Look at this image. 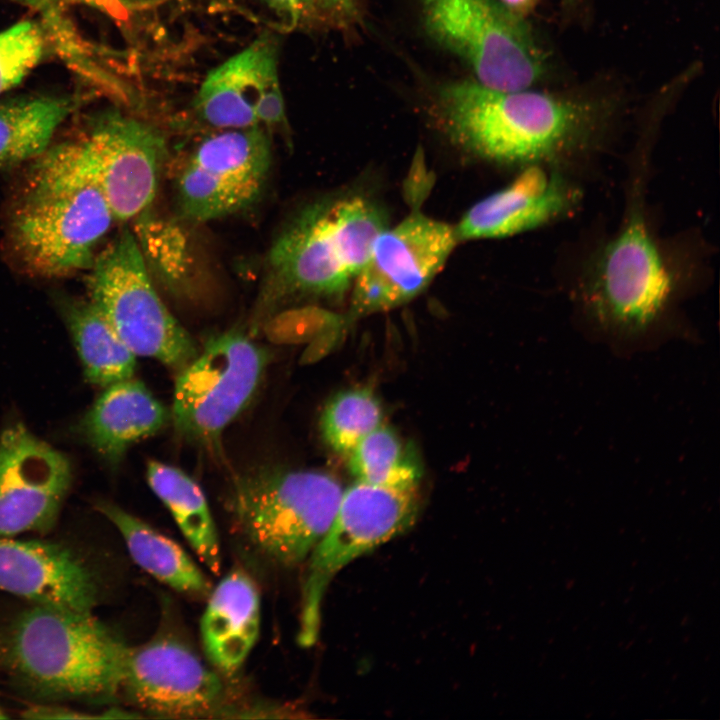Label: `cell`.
Returning a JSON list of instances; mask_svg holds the SVG:
<instances>
[{
    "instance_id": "obj_21",
    "label": "cell",
    "mask_w": 720,
    "mask_h": 720,
    "mask_svg": "<svg viewBox=\"0 0 720 720\" xmlns=\"http://www.w3.org/2000/svg\"><path fill=\"white\" fill-rule=\"evenodd\" d=\"M96 508L119 531L140 568L177 592L208 597L210 581L177 542L116 504L99 501Z\"/></svg>"
},
{
    "instance_id": "obj_33",
    "label": "cell",
    "mask_w": 720,
    "mask_h": 720,
    "mask_svg": "<svg viewBox=\"0 0 720 720\" xmlns=\"http://www.w3.org/2000/svg\"><path fill=\"white\" fill-rule=\"evenodd\" d=\"M116 1L121 3L122 5L132 6V5L143 4V3L149 2L151 0H116Z\"/></svg>"
},
{
    "instance_id": "obj_29",
    "label": "cell",
    "mask_w": 720,
    "mask_h": 720,
    "mask_svg": "<svg viewBox=\"0 0 720 720\" xmlns=\"http://www.w3.org/2000/svg\"><path fill=\"white\" fill-rule=\"evenodd\" d=\"M24 718L29 719H85L95 718L87 713L79 712L62 706L34 705L26 709Z\"/></svg>"
},
{
    "instance_id": "obj_22",
    "label": "cell",
    "mask_w": 720,
    "mask_h": 720,
    "mask_svg": "<svg viewBox=\"0 0 720 720\" xmlns=\"http://www.w3.org/2000/svg\"><path fill=\"white\" fill-rule=\"evenodd\" d=\"M59 310L73 337L86 379L107 387L134 374L136 355L89 300L60 298Z\"/></svg>"
},
{
    "instance_id": "obj_17",
    "label": "cell",
    "mask_w": 720,
    "mask_h": 720,
    "mask_svg": "<svg viewBox=\"0 0 720 720\" xmlns=\"http://www.w3.org/2000/svg\"><path fill=\"white\" fill-rule=\"evenodd\" d=\"M579 191L549 164L525 166L506 187L474 204L455 228L459 240L508 237L565 216Z\"/></svg>"
},
{
    "instance_id": "obj_30",
    "label": "cell",
    "mask_w": 720,
    "mask_h": 720,
    "mask_svg": "<svg viewBox=\"0 0 720 720\" xmlns=\"http://www.w3.org/2000/svg\"><path fill=\"white\" fill-rule=\"evenodd\" d=\"M512 13L524 17L534 10L539 0H498Z\"/></svg>"
},
{
    "instance_id": "obj_26",
    "label": "cell",
    "mask_w": 720,
    "mask_h": 720,
    "mask_svg": "<svg viewBox=\"0 0 720 720\" xmlns=\"http://www.w3.org/2000/svg\"><path fill=\"white\" fill-rule=\"evenodd\" d=\"M379 400L368 389H351L335 395L324 408L320 431L325 443L347 456L370 432L382 425Z\"/></svg>"
},
{
    "instance_id": "obj_4",
    "label": "cell",
    "mask_w": 720,
    "mask_h": 720,
    "mask_svg": "<svg viewBox=\"0 0 720 720\" xmlns=\"http://www.w3.org/2000/svg\"><path fill=\"white\" fill-rule=\"evenodd\" d=\"M128 646L92 612L36 606L12 625L8 658L17 676L49 696L105 699L121 690Z\"/></svg>"
},
{
    "instance_id": "obj_10",
    "label": "cell",
    "mask_w": 720,
    "mask_h": 720,
    "mask_svg": "<svg viewBox=\"0 0 720 720\" xmlns=\"http://www.w3.org/2000/svg\"><path fill=\"white\" fill-rule=\"evenodd\" d=\"M268 359L239 331L211 338L177 375L170 411L177 432L192 442L215 445L255 395Z\"/></svg>"
},
{
    "instance_id": "obj_27",
    "label": "cell",
    "mask_w": 720,
    "mask_h": 720,
    "mask_svg": "<svg viewBox=\"0 0 720 720\" xmlns=\"http://www.w3.org/2000/svg\"><path fill=\"white\" fill-rule=\"evenodd\" d=\"M289 24L298 25L318 13L315 0H261Z\"/></svg>"
},
{
    "instance_id": "obj_3",
    "label": "cell",
    "mask_w": 720,
    "mask_h": 720,
    "mask_svg": "<svg viewBox=\"0 0 720 720\" xmlns=\"http://www.w3.org/2000/svg\"><path fill=\"white\" fill-rule=\"evenodd\" d=\"M387 227L383 209L361 194L309 205L272 244L266 298H340Z\"/></svg>"
},
{
    "instance_id": "obj_20",
    "label": "cell",
    "mask_w": 720,
    "mask_h": 720,
    "mask_svg": "<svg viewBox=\"0 0 720 720\" xmlns=\"http://www.w3.org/2000/svg\"><path fill=\"white\" fill-rule=\"evenodd\" d=\"M261 625V601L253 578L243 569L228 572L209 593L200 621L203 650L220 672L231 675L254 648Z\"/></svg>"
},
{
    "instance_id": "obj_6",
    "label": "cell",
    "mask_w": 720,
    "mask_h": 720,
    "mask_svg": "<svg viewBox=\"0 0 720 720\" xmlns=\"http://www.w3.org/2000/svg\"><path fill=\"white\" fill-rule=\"evenodd\" d=\"M637 200L618 232L593 259L584 285L592 315L602 326L624 335L641 334L655 325L672 303L677 286L674 269Z\"/></svg>"
},
{
    "instance_id": "obj_14",
    "label": "cell",
    "mask_w": 720,
    "mask_h": 720,
    "mask_svg": "<svg viewBox=\"0 0 720 720\" xmlns=\"http://www.w3.org/2000/svg\"><path fill=\"white\" fill-rule=\"evenodd\" d=\"M72 481L69 459L22 424L0 436V536L48 532Z\"/></svg>"
},
{
    "instance_id": "obj_12",
    "label": "cell",
    "mask_w": 720,
    "mask_h": 720,
    "mask_svg": "<svg viewBox=\"0 0 720 720\" xmlns=\"http://www.w3.org/2000/svg\"><path fill=\"white\" fill-rule=\"evenodd\" d=\"M457 242L453 226L419 212L387 227L352 284L350 318L387 311L419 295Z\"/></svg>"
},
{
    "instance_id": "obj_19",
    "label": "cell",
    "mask_w": 720,
    "mask_h": 720,
    "mask_svg": "<svg viewBox=\"0 0 720 720\" xmlns=\"http://www.w3.org/2000/svg\"><path fill=\"white\" fill-rule=\"evenodd\" d=\"M171 412L146 385L125 379L106 387L78 423V433L104 461L114 466L128 448L160 431Z\"/></svg>"
},
{
    "instance_id": "obj_2",
    "label": "cell",
    "mask_w": 720,
    "mask_h": 720,
    "mask_svg": "<svg viewBox=\"0 0 720 720\" xmlns=\"http://www.w3.org/2000/svg\"><path fill=\"white\" fill-rule=\"evenodd\" d=\"M26 176L8 224L18 264L45 278L89 270L115 219L82 140L49 147Z\"/></svg>"
},
{
    "instance_id": "obj_11",
    "label": "cell",
    "mask_w": 720,
    "mask_h": 720,
    "mask_svg": "<svg viewBox=\"0 0 720 720\" xmlns=\"http://www.w3.org/2000/svg\"><path fill=\"white\" fill-rule=\"evenodd\" d=\"M271 160L270 139L262 126L208 135L178 177V215L201 223L248 208L264 189Z\"/></svg>"
},
{
    "instance_id": "obj_7",
    "label": "cell",
    "mask_w": 720,
    "mask_h": 720,
    "mask_svg": "<svg viewBox=\"0 0 720 720\" xmlns=\"http://www.w3.org/2000/svg\"><path fill=\"white\" fill-rule=\"evenodd\" d=\"M426 34L498 90H523L547 72V57L524 17L498 0H421Z\"/></svg>"
},
{
    "instance_id": "obj_16",
    "label": "cell",
    "mask_w": 720,
    "mask_h": 720,
    "mask_svg": "<svg viewBox=\"0 0 720 720\" xmlns=\"http://www.w3.org/2000/svg\"><path fill=\"white\" fill-rule=\"evenodd\" d=\"M200 119L216 129L272 126L285 119L275 42L262 36L212 69L194 100Z\"/></svg>"
},
{
    "instance_id": "obj_5",
    "label": "cell",
    "mask_w": 720,
    "mask_h": 720,
    "mask_svg": "<svg viewBox=\"0 0 720 720\" xmlns=\"http://www.w3.org/2000/svg\"><path fill=\"white\" fill-rule=\"evenodd\" d=\"M343 488L329 473L262 467L237 477L228 507L240 534L268 562H305L330 527Z\"/></svg>"
},
{
    "instance_id": "obj_32",
    "label": "cell",
    "mask_w": 720,
    "mask_h": 720,
    "mask_svg": "<svg viewBox=\"0 0 720 720\" xmlns=\"http://www.w3.org/2000/svg\"><path fill=\"white\" fill-rule=\"evenodd\" d=\"M582 0H561V3L563 7L567 10H571L573 8H576V6L581 2Z\"/></svg>"
},
{
    "instance_id": "obj_8",
    "label": "cell",
    "mask_w": 720,
    "mask_h": 720,
    "mask_svg": "<svg viewBox=\"0 0 720 720\" xmlns=\"http://www.w3.org/2000/svg\"><path fill=\"white\" fill-rule=\"evenodd\" d=\"M89 271L90 301L136 356L180 370L198 355L191 335L159 297L130 229L97 253Z\"/></svg>"
},
{
    "instance_id": "obj_25",
    "label": "cell",
    "mask_w": 720,
    "mask_h": 720,
    "mask_svg": "<svg viewBox=\"0 0 720 720\" xmlns=\"http://www.w3.org/2000/svg\"><path fill=\"white\" fill-rule=\"evenodd\" d=\"M348 466L357 481L375 485L418 487L421 469L398 435L380 425L366 435L348 455Z\"/></svg>"
},
{
    "instance_id": "obj_34",
    "label": "cell",
    "mask_w": 720,
    "mask_h": 720,
    "mask_svg": "<svg viewBox=\"0 0 720 720\" xmlns=\"http://www.w3.org/2000/svg\"><path fill=\"white\" fill-rule=\"evenodd\" d=\"M5 718H7V715L5 714L4 710L2 709V707L0 705V719H5Z\"/></svg>"
},
{
    "instance_id": "obj_31",
    "label": "cell",
    "mask_w": 720,
    "mask_h": 720,
    "mask_svg": "<svg viewBox=\"0 0 720 720\" xmlns=\"http://www.w3.org/2000/svg\"><path fill=\"white\" fill-rule=\"evenodd\" d=\"M41 11L51 13L67 0H24Z\"/></svg>"
},
{
    "instance_id": "obj_13",
    "label": "cell",
    "mask_w": 720,
    "mask_h": 720,
    "mask_svg": "<svg viewBox=\"0 0 720 720\" xmlns=\"http://www.w3.org/2000/svg\"><path fill=\"white\" fill-rule=\"evenodd\" d=\"M80 139L115 221L142 215L155 198L167 152L160 131L142 120L106 112Z\"/></svg>"
},
{
    "instance_id": "obj_15",
    "label": "cell",
    "mask_w": 720,
    "mask_h": 720,
    "mask_svg": "<svg viewBox=\"0 0 720 720\" xmlns=\"http://www.w3.org/2000/svg\"><path fill=\"white\" fill-rule=\"evenodd\" d=\"M121 689L139 708L165 717L208 714L224 695L219 676L171 635L128 647Z\"/></svg>"
},
{
    "instance_id": "obj_28",
    "label": "cell",
    "mask_w": 720,
    "mask_h": 720,
    "mask_svg": "<svg viewBox=\"0 0 720 720\" xmlns=\"http://www.w3.org/2000/svg\"><path fill=\"white\" fill-rule=\"evenodd\" d=\"M318 12L336 24H352L359 18L357 0H315Z\"/></svg>"
},
{
    "instance_id": "obj_35",
    "label": "cell",
    "mask_w": 720,
    "mask_h": 720,
    "mask_svg": "<svg viewBox=\"0 0 720 720\" xmlns=\"http://www.w3.org/2000/svg\"><path fill=\"white\" fill-rule=\"evenodd\" d=\"M88 1H89V2H93V1H94V2H97V1H99V0H88Z\"/></svg>"
},
{
    "instance_id": "obj_9",
    "label": "cell",
    "mask_w": 720,
    "mask_h": 720,
    "mask_svg": "<svg viewBox=\"0 0 720 720\" xmlns=\"http://www.w3.org/2000/svg\"><path fill=\"white\" fill-rule=\"evenodd\" d=\"M420 506L418 487L357 481L343 490L335 517L307 561L301 590L298 642L315 644L322 603L335 576L348 564L410 528Z\"/></svg>"
},
{
    "instance_id": "obj_23",
    "label": "cell",
    "mask_w": 720,
    "mask_h": 720,
    "mask_svg": "<svg viewBox=\"0 0 720 720\" xmlns=\"http://www.w3.org/2000/svg\"><path fill=\"white\" fill-rule=\"evenodd\" d=\"M146 475L150 488L167 507L200 561L213 573H220V541L202 488L182 470L159 461L148 463Z\"/></svg>"
},
{
    "instance_id": "obj_18",
    "label": "cell",
    "mask_w": 720,
    "mask_h": 720,
    "mask_svg": "<svg viewBox=\"0 0 720 720\" xmlns=\"http://www.w3.org/2000/svg\"><path fill=\"white\" fill-rule=\"evenodd\" d=\"M0 590L36 606L92 612L95 578L64 545L0 536Z\"/></svg>"
},
{
    "instance_id": "obj_24",
    "label": "cell",
    "mask_w": 720,
    "mask_h": 720,
    "mask_svg": "<svg viewBox=\"0 0 720 720\" xmlns=\"http://www.w3.org/2000/svg\"><path fill=\"white\" fill-rule=\"evenodd\" d=\"M72 111L69 99L25 96L0 102V169L40 157Z\"/></svg>"
},
{
    "instance_id": "obj_1",
    "label": "cell",
    "mask_w": 720,
    "mask_h": 720,
    "mask_svg": "<svg viewBox=\"0 0 720 720\" xmlns=\"http://www.w3.org/2000/svg\"><path fill=\"white\" fill-rule=\"evenodd\" d=\"M433 108L452 141L502 164H549L593 144L608 120L606 104L529 89L498 90L476 80L441 84Z\"/></svg>"
}]
</instances>
